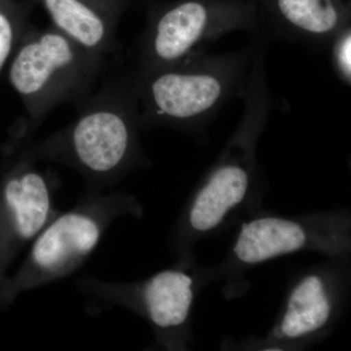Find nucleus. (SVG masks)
<instances>
[{
    "label": "nucleus",
    "mask_w": 351,
    "mask_h": 351,
    "mask_svg": "<svg viewBox=\"0 0 351 351\" xmlns=\"http://www.w3.org/2000/svg\"><path fill=\"white\" fill-rule=\"evenodd\" d=\"M257 44L258 38L234 52L200 50L170 66L137 69L132 80L141 125L186 131L206 127L228 101L241 95Z\"/></svg>",
    "instance_id": "f03ea898"
},
{
    "label": "nucleus",
    "mask_w": 351,
    "mask_h": 351,
    "mask_svg": "<svg viewBox=\"0 0 351 351\" xmlns=\"http://www.w3.org/2000/svg\"><path fill=\"white\" fill-rule=\"evenodd\" d=\"M69 125L39 142L9 143L34 161L63 164L84 178L89 191H103L142 159L140 112L132 76L101 90Z\"/></svg>",
    "instance_id": "f257e3e1"
},
{
    "label": "nucleus",
    "mask_w": 351,
    "mask_h": 351,
    "mask_svg": "<svg viewBox=\"0 0 351 351\" xmlns=\"http://www.w3.org/2000/svg\"><path fill=\"white\" fill-rule=\"evenodd\" d=\"M47 12L53 27L85 49L105 57L117 48V29L131 0H29Z\"/></svg>",
    "instance_id": "1a4fd4ad"
},
{
    "label": "nucleus",
    "mask_w": 351,
    "mask_h": 351,
    "mask_svg": "<svg viewBox=\"0 0 351 351\" xmlns=\"http://www.w3.org/2000/svg\"><path fill=\"white\" fill-rule=\"evenodd\" d=\"M137 200L125 193L89 191L68 211L59 212L29 246L17 271L0 288V313L23 293L66 278L87 262L113 221L137 216Z\"/></svg>",
    "instance_id": "7ed1b4c3"
},
{
    "label": "nucleus",
    "mask_w": 351,
    "mask_h": 351,
    "mask_svg": "<svg viewBox=\"0 0 351 351\" xmlns=\"http://www.w3.org/2000/svg\"><path fill=\"white\" fill-rule=\"evenodd\" d=\"M254 0H171L152 7L138 41L137 69L170 66L233 32H258Z\"/></svg>",
    "instance_id": "39448f33"
},
{
    "label": "nucleus",
    "mask_w": 351,
    "mask_h": 351,
    "mask_svg": "<svg viewBox=\"0 0 351 351\" xmlns=\"http://www.w3.org/2000/svg\"><path fill=\"white\" fill-rule=\"evenodd\" d=\"M59 178L41 170L17 147H7L0 170V288L18 256L60 211Z\"/></svg>",
    "instance_id": "423d86ee"
},
{
    "label": "nucleus",
    "mask_w": 351,
    "mask_h": 351,
    "mask_svg": "<svg viewBox=\"0 0 351 351\" xmlns=\"http://www.w3.org/2000/svg\"><path fill=\"white\" fill-rule=\"evenodd\" d=\"M332 69L341 82L350 86L351 82V25L345 27L329 46Z\"/></svg>",
    "instance_id": "ddd939ff"
},
{
    "label": "nucleus",
    "mask_w": 351,
    "mask_h": 351,
    "mask_svg": "<svg viewBox=\"0 0 351 351\" xmlns=\"http://www.w3.org/2000/svg\"><path fill=\"white\" fill-rule=\"evenodd\" d=\"M263 22L284 38L329 47L351 25V0H254Z\"/></svg>",
    "instance_id": "6e6552de"
},
{
    "label": "nucleus",
    "mask_w": 351,
    "mask_h": 351,
    "mask_svg": "<svg viewBox=\"0 0 351 351\" xmlns=\"http://www.w3.org/2000/svg\"><path fill=\"white\" fill-rule=\"evenodd\" d=\"M75 287L93 306H121L142 314L164 343L181 331L193 302V278L180 269L162 270L136 283L84 276L75 281Z\"/></svg>",
    "instance_id": "0eeeda50"
},
{
    "label": "nucleus",
    "mask_w": 351,
    "mask_h": 351,
    "mask_svg": "<svg viewBox=\"0 0 351 351\" xmlns=\"http://www.w3.org/2000/svg\"><path fill=\"white\" fill-rule=\"evenodd\" d=\"M29 0H0V73L32 27Z\"/></svg>",
    "instance_id": "f8f14e48"
},
{
    "label": "nucleus",
    "mask_w": 351,
    "mask_h": 351,
    "mask_svg": "<svg viewBox=\"0 0 351 351\" xmlns=\"http://www.w3.org/2000/svg\"><path fill=\"white\" fill-rule=\"evenodd\" d=\"M307 242L308 235L299 223L267 217L242 226L234 254L240 262L256 265L301 250Z\"/></svg>",
    "instance_id": "9d476101"
},
{
    "label": "nucleus",
    "mask_w": 351,
    "mask_h": 351,
    "mask_svg": "<svg viewBox=\"0 0 351 351\" xmlns=\"http://www.w3.org/2000/svg\"><path fill=\"white\" fill-rule=\"evenodd\" d=\"M331 313V301L322 279L304 277L289 297L278 332L286 339L302 338L324 327Z\"/></svg>",
    "instance_id": "9b49d317"
},
{
    "label": "nucleus",
    "mask_w": 351,
    "mask_h": 351,
    "mask_svg": "<svg viewBox=\"0 0 351 351\" xmlns=\"http://www.w3.org/2000/svg\"><path fill=\"white\" fill-rule=\"evenodd\" d=\"M103 64V56L85 49L52 25L43 29L32 27L9 62V82L29 119V126L13 138L29 141L53 108L66 101H84Z\"/></svg>",
    "instance_id": "20e7f679"
}]
</instances>
